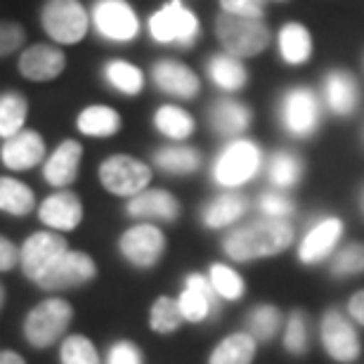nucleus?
I'll use <instances>...</instances> for the list:
<instances>
[{"mask_svg": "<svg viewBox=\"0 0 364 364\" xmlns=\"http://www.w3.org/2000/svg\"><path fill=\"white\" fill-rule=\"evenodd\" d=\"M296 239V230L289 220H272V218H258L249 225L232 230L223 239V251L235 263H249V260L279 256Z\"/></svg>", "mask_w": 364, "mask_h": 364, "instance_id": "f257e3e1", "label": "nucleus"}, {"mask_svg": "<svg viewBox=\"0 0 364 364\" xmlns=\"http://www.w3.org/2000/svg\"><path fill=\"white\" fill-rule=\"evenodd\" d=\"M144 28L156 46L180 50H192L203 33L199 14L187 7L185 0H164L147 17Z\"/></svg>", "mask_w": 364, "mask_h": 364, "instance_id": "f03ea898", "label": "nucleus"}, {"mask_svg": "<svg viewBox=\"0 0 364 364\" xmlns=\"http://www.w3.org/2000/svg\"><path fill=\"white\" fill-rule=\"evenodd\" d=\"M263 166L265 156L260 144L249 137H237V140L225 142L223 149L215 154L210 164V178L223 189H239L256 180Z\"/></svg>", "mask_w": 364, "mask_h": 364, "instance_id": "7ed1b4c3", "label": "nucleus"}, {"mask_svg": "<svg viewBox=\"0 0 364 364\" xmlns=\"http://www.w3.org/2000/svg\"><path fill=\"white\" fill-rule=\"evenodd\" d=\"M38 21L46 38L60 48L81 46L90 36V10L83 0H43Z\"/></svg>", "mask_w": 364, "mask_h": 364, "instance_id": "20e7f679", "label": "nucleus"}, {"mask_svg": "<svg viewBox=\"0 0 364 364\" xmlns=\"http://www.w3.org/2000/svg\"><path fill=\"white\" fill-rule=\"evenodd\" d=\"M213 33L223 53L239 60H253L263 55L272 43V31L263 19L235 17L218 12L213 19Z\"/></svg>", "mask_w": 364, "mask_h": 364, "instance_id": "39448f33", "label": "nucleus"}, {"mask_svg": "<svg viewBox=\"0 0 364 364\" xmlns=\"http://www.w3.org/2000/svg\"><path fill=\"white\" fill-rule=\"evenodd\" d=\"M324 105L308 85H294L282 92L277 105V119L282 130L294 140H310L322 126Z\"/></svg>", "mask_w": 364, "mask_h": 364, "instance_id": "423d86ee", "label": "nucleus"}, {"mask_svg": "<svg viewBox=\"0 0 364 364\" xmlns=\"http://www.w3.org/2000/svg\"><path fill=\"white\" fill-rule=\"evenodd\" d=\"M90 31L109 46H130L140 38L142 19L130 0H92Z\"/></svg>", "mask_w": 364, "mask_h": 364, "instance_id": "0eeeda50", "label": "nucleus"}, {"mask_svg": "<svg viewBox=\"0 0 364 364\" xmlns=\"http://www.w3.org/2000/svg\"><path fill=\"white\" fill-rule=\"evenodd\" d=\"M71 319H74V308L64 298H46L38 305H33L31 312L24 319V338L28 346L46 350L55 346L64 333H67Z\"/></svg>", "mask_w": 364, "mask_h": 364, "instance_id": "6e6552de", "label": "nucleus"}, {"mask_svg": "<svg viewBox=\"0 0 364 364\" xmlns=\"http://www.w3.org/2000/svg\"><path fill=\"white\" fill-rule=\"evenodd\" d=\"M151 176H154L151 166L133 154H112L97 168L100 185L109 194L123 196V199H130V196L144 192L149 187Z\"/></svg>", "mask_w": 364, "mask_h": 364, "instance_id": "1a4fd4ad", "label": "nucleus"}, {"mask_svg": "<svg viewBox=\"0 0 364 364\" xmlns=\"http://www.w3.org/2000/svg\"><path fill=\"white\" fill-rule=\"evenodd\" d=\"M67 251H69V244L60 232H53V230L36 232V235H31L21 244L19 267L26 279L38 284L43 277L48 274L50 267H53Z\"/></svg>", "mask_w": 364, "mask_h": 364, "instance_id": "9d476101", "label": "nucleus"}, {"mask_svg": "<svg viewBox=\"0 0 364 364\" xmlns=\"http://www.w3.org/2000/svg\"><path fill=\"white\" fill-rule=\"evenodd\" d=\"M69 67L67 50L50 41L31 43L17 57V71L31 83H53Z\"/></svg>", "mask_w": 364, "mask_h": 364, "instance_id": "9b49d317", "label": "nucleus"}, {"mask_svg": "<svg viewBox=\"0 0 364 364\" xmlns=\"http://www.w3.org/2000/svg\"><path fill=\"white\" fill-rule=\"evenodd\" d=\"M119 251L137 270H149L166 251V235L154 223H137L119 237Z\"/></svg>", "mask_w": 364, "mask_h": 364, "instance_id": "f8f14e48", "label": "nucleus"}, {"mask_svg": "<svg viewBox=\"0 0 364 364\" xmlns=\"http://www.w3.org/2000/svg\"><path fill=\"white\" fill-rule=\"evenodd\" d=\"M149 78H151V85L161 95H166V97L189 102L201 95L199 74H196L189 64L173 60V57H161V60H156L151 64Z\"/></svg>", "mask_w": 364, "mask_h": 364, "instance_id": "ddd939ff", "label": "nucleus"}, {"mask_svg": "<svg viewBox=\"0 0 364 364\" xmlns=\"http://www.w3.org/2000/svg\"><path fill=\"white\" fill-rule=\"evenodd\" d=\"M319 336H322V346L326 355L333 362L350 364L360 358L362 353L360 336L355 331V326L350 324V319L343 317V312L338 310L326 312L322 317V324H319Z\"/></svg>", "mask_w": 364, "mask_h": 364, "instance_id": "4468645a", "label": "nucleus"}, {"mask_svg": "<svg viewBox=\"0 0 364 364\" xmlns=\"http://www.w3.org/2000/svg\"><path fill=\"white\" fill-rule=\"evenodd\" d=\"M324 109L338 119H350L358 112L362 90L360 81L348 69H329L322 78V92H319Z\"/></svg>", "mask_w": 364, "mask_h": 364, "instance_id": "2eb2a0df", "label": "nucleus"}, {"mask_svg": "<svg viewBox=\"0 0 364 364\" xmlns=\"http://www.w3.org/2000/svg\"><path fill=\"white\" fill-rule=\"evenodd\" d=\"M97 277V265L85 251H67L38 282L43 291H69L85 287Z\"/></svg>", "mask_w": 364, "mask_h": 364, "instance_id": "dca6fc26", "label": "nucleus"}, {"mask_svg": "<svg viewBox=\"0 0 364 364\" xmlns=\"http://www.w3.org/2000/svg\"><path fill=\"white\" fill-rule=\"evenodd\" d=\"M46 156H48L46 137L33 128L19 130L17 135L3 140V147H0V161H3L7 171L14 173H24L36 168V166H43Z\"/></svg>", "mask_w": 364, "mask_h": 364, "instance_id": "f3484780", "label": "nucleus"}, {"mask_svg": "<svg viewBox=\"0 0 364 364\" xmlns=\"http://www.w3.org/2000/svg\"><path fill=\"white\" fill-rule=\"evenodd\" d=\"M343 237V220L336 215H324L315 220L298 244V260L305 265H317L324 258L333 256Z\"/></svg>", "mask_w": 364, "mask_h": 364, "instance_id": "a211bd4d", "label": "nucleus"}, {"mask_svg": "<svg viewBox=\"0 0 364 364\" xmlns=\"http://www.w3.org/2000/svg\"><path fill=\"white\" fill-rule=\"evenodd\" d=\"M81 161L83 144L74 137H67L43 161V180L55 189H69L81 173Z\"/></svg>", "mask_w": 364, "mask_h": 364, "instance_id": "6ab92c4d", "label": "nucleus"}, {"mask_svg": "<svg viewBox=\"0 0 364 364\" xmlns=\"http://www.w3.org/2000/svg\"><path fill=\"white\" fill-rule=\"evenodd\" d=\"M38 218L53 232H74L83 223V201L71 189H55L38 206Z\"/></svg>", "mask_w": 364, "mask_h": 364, "instance_id": "aec40b11", "label": "nucleus"}, {"mask_svg": "<svg viewBox=\"0 0 364 364\" xmlns=\"http://www.w3.org/2000/svg\"><path fill=\"white\" fill-rule=\"evenodd\" d=\"M126 215L142 223H176L180 218V201L168 189H144L126 201Z\"/></svg>", "mask_w": 364, "mask_h": 364, "instance_id": "412c9836", "label": "nucleus"}, {"mask_svg": "<svg viewBox=\"0 0 364 364\" xmlns=\"http://www.w3.org/2000/svg\"><path fill=\"white\" fill-rule=\"evenodd\" d=\"M178 308L182 312V317H185V322H192V324H199L203 319L215 315L218 296L206 274H199V272L187 274L185 289H182L178 296Z\"/></svg>", "mask_w": 364, "mask_h": 364, "instance_id": "4be33fe9", "label": "nucleus"}, {"mask_svg": "<svg viewBox=\"0 0 364 364\" xmlns=\"http://www.w3.org/2000/svg\"><path fill=\"white\" fill-rule=\"evenodd\" d=\"M251 123L253 109L244 105V102L230 97V95H223L208 107V126L213 128L215 135L228 137V140L244 137L246 130L251 128Z\"/></svg>", "mask_w": 364, "mask_h": 364, "instance_id": "5701e85b", "label": "nucleus"}, {"mask_svg": "<svg viewBox=\"0 0 364 364\" xmlns=\"http://www.w3.org/2000/svg\"><path fill=\"white\" fill-rule=\"evenodd\" d=\"M277 43V53H279V60L287 64V67H303L312 60V53H315V38H312V31L303 21L291 19L287 24L279 26V31L274 36Z\"/></svg>", "mask_w": 364, "mask_h": 364, "instance_id": "b1692460", "label": "nucleus"}, {"mask_svg": "<svg viewBox=\"0 0 364 364\" xmlns=\"http://www.w3.org/2000/svg\"><path fill=\"white\" fill-rule=\"evenodd\" d=\"M249 206L251 201L242 192H237V189H223L208 203H203L201 223L208 230H225L230 225H235L237 220H242Z\"/></svg>", "mask_w": 364, "mask_h": 364, "instance_id": "393cba45", "label": "nucleus"}, {"mask_svg": "<svg viewBox=\"0 0 364 364\" xmlns=\"http://www.w3.org/2000/svg\"><path fill=\"white\" fill-rule=\"evenodd\" d=\"M206 76H208V81L225 95L242 92L251 81V74H249V69H246L244 60L223 53V50L210 55L206 60Z\"/></svg>", "mask_w": 364, "mask_h": 364, "instance_id": "a878e982", "label": "nucleus"}, {"mask_svg": "<svg viewBox=\"0 0 364 364\" xmlns=\"http://www.w3.org/2000/svg\"><path fill=\"white\" fill-rule=\"evenodd\" d=\"M102 81L107 83L109 90L123 95V97H137L147 88V74L137 67V64L121 60V57H112L102 64Z\"/></svg>", "mask_w": 364, "mask_h": 364, "instance_id": "bb28decb", "label": "nucleus"}, {"mask_svg": "<svg viewBox=\"0 0 364 364\" xmlns=\"http://www.w3.org/2000/svg\"><path fill=\"white\" fill-rule=\"evenodd\" d=\"M121 128H123L121 114L109 105H88L76 114V130L85 137L107 140V137L119 135Z\"/></svg>", "mask_w": 364, "mask_h": 364, "instance_id": "cd10ccee", "label": "nucleus"}, {"mask_svg": "<svg viewBox=\"0 0 364 364\" xmlns=\"http://www.w3.org/2000/svg\"><path fill=\"white\" fill-rule=\"evenodd\" d=\"M203 156L196 147H189L185 142H171L164 144L154 151V168H159L166 176H192L201 168Z\"/></svg>", "mask_w": 364, "mask_h": 364, "instance_id": "c85d7f7f", "label": "nucleus"}, {"mask_svg": "<svg viewBox=\"0 0 364 364\" xmlns=\"http://www.w3.org/2000/svg\"><path fill=\"white\" fill-rule=\"evenodd\" d=\"M265 178L270 182L272 189H294L298 182L303 180V173H305V164L303 159L291 149H277L267 156L265 161Z\"/></svg>", "mask_w": 364, "mask_h": 364, "instance_id": "c756f323", "label": "nucleus"}, {"mask_svg": "<svg viewBox=\"0 0 364 364\" xmlns=\"http://www.w3.org/2000/svg\"><path fill=\"white\" fill-rule=\"evenodd\" d=\"M151 126H154L159 135L168 137L171 142H185L187 137L194 135L196 121L185 107L168 102V105H161L154 112V116H151Z\"/></svg>", "mask_w": 364, "mask_h": 364, "instance_id": "7c9ffc66", "label": "nucleus"}, {"mask_svg": "<svg viewBox=\"0 0 364 364\" xmlns=\"http://www.w3.org/2000/svg\"><path fill=\"white\" fill-rule=\"evenodd\" d=\"M36 208L33 189L12 176H0V210L14 218H24Z\"/></svg>", "mask_w": 364, "mask_h": 364, "instance_id": "2f4dec72", "label": "nucleus"}, {"mask_svg": "<svg viewBox=\"0 0 364 364\" xmlns=\"http://www.w3.org/2000/svg\"><path fill=\"white\" fill-rule=\"evenodd\" d=\"M256 343L258 341L249 331L230 333L210 353L208 364H251L256 358Z\"/></svg>", "mask_w": 364, "mask_h": 364, "instance_id": "473e14b6", "label": "nucleus"}, {"mask_svg": "<svg viewBox=\"0 0 364 364\" xmlns=\"http://www.w3.org/2000/svg\"><path fill=\"white\" fill-rule=\"evenodd\" d=\"M28 119V100L19 90H5L0 92V137L17 135L19 130L26 128Z\"/></svg>", "mask_w": 364, "mask_h": 364, "instance_id": "72a5a7b5", "label": "nucleus"}, {"mask_svg": "<svg viewBox=\"0 0 364 364\" xmlns=\"http://www.w3.org/2000/svg\"><path fill=\"white\" fill-rule=\"evenodd\" d=\"M282 322L284 317L277 305H256L246 315V326H249V333L256 341H272L277 331H279Z\"/></svg>", "mask_w": 364, "mask_h": 364, "instance_id": "f704fd0d", "label": "nucleus"}, {"mask_svg": "<svg viewBox=\"0 0 364 364\" xmlns=\"http://www.w3.org/2000/svg\"><path fill=\"white\" fill-rule=\"evenodd\" d=\"M185 317L178 308V298H171V296H161L156 298L154 305L149 310V326L151 331L156 333H176Z\"/></svg>", "mask_w": 364, "mask_h": 364, "instance_id": "c9c22d12", "label": "nucleus"}, {"mask_svg": "<svg viewBox=\"0 0 364 364\" xmlns=\"http://www.w3.org/2000/svg\"><path fill=\"white\" fill-rule=\"evenodd\" d=\"M208 282L213 287L215 296L223 301H239L244 296V279L237 270H232L230 265L213 263L208 267Z\"/></svg>", "mask_w": 364, "mask_h": 364, "instance_id": "e433bc0d", "label": "nucleus"}, {"mask_svg": "<svg viewBox=\"0 0 364 364\" xmlns=\"http://www.w3.org/2000/svg\"><path fill=\"white\" fill-rule=\"evenodd\" d=\"M310 343V324L308 315L303 310H294L287 319V331H284V348L291 355H305Z\"/></svg>", "mask_w": 364, "mask_h": 364, "instance_id": "4c0bfd02", "label": "nucleus"}, {"mask_svg": "<svg viewBox=\"0 0 364 364\" xmlns=\"http://www.w3.org/2000/svg\"><path fill=\"white\" fill-rule=\"evenodd\" d=\"M60 362L62 364H100V355L90 338L81 336V333H74V336H67L62 341Z\"/></svg>", "mask_w": 364, "mask_h": 364, "instance_id": "58836bf2", "label": "nucleus"}, {"mask_svg": "<svg viewBox=\"0 0 364 364\" xmlns=\"http://www.w3.org/2000/svg\"><path fill=\"white\" fill-rule=\"evenodd\" d=\"M364 272V244H348L343 249L333 251L331 256V274L338 279L355 277Z\"/></svg>", "mask_w": 364, "mask_h": 364, "instance_id": "ea45409f", "label": "nucleus"}, {"mask_svg": "<svg viewBox=\"0 0 364 364\" xmlns=\"http://www.w3.org/2000/svg\"><path fill=\"white\" fill-rule=\"evenodd\" d=\"M258 210L263 218H272V220H289L296 213V203L291 196H287L279 189H267L258 196Z\"/></svg>", "mask_w": 364, "mask_h": 364, "instance_id": "a19ab883", "label": "nucleus"}, {"mask_svg": "<svg viewBox=\"0 0 364 364\" xmlns=\"http://www.w3.org/2000/svg\"><path fill=\"white\" fill-rule=\"evenodd\" d=\"M28 31L17 19H0V60L19 55L26 48Z\"/></svg>", "mask_w": 364, "mask_h": 364, "instance_id": "79ce46f5", "label": "nucleus"}, {"mask_svg": "<svg viewBox=\"0 0 364 364\" xmlns=\"http://www.w3.org/2000/svg\"><path fill=\"white\" fill-rule=\"evenodd\" d=\"M220 12L235 14V17L265 19V0H218Z\"/></svg>", "mask_w": 364, "mask_h": 364, "instance_id": "37998d69", "label": "nucleus"}, {"mask_svg": "<svg viewBox=\"0 0 364 364\" xmlns=\"http://www.w3.org/2000/svg\"><path fill=\"white\" fill-rule=\"evenodd\" d=\"M107 364H142V353L130 341H119L109 348Z\"/></svg>", "mask_w": 364, "mask_h": 364, "instance_id": "c03bdc74", "label": "nucleus"}, {"mask_svg": "<svg viewBox=\"0 0 364 364\" xmlns=\"http://www.w3.org/2000/svg\"><path fill=\"white\" fill-rule=\"evenodd\" d=\"M19 265V249L0 235V272H10Z\"/></svg>", "mask_w": 364, "mask_h": 364, "instance_id": "a18cd8bd", "label": "nucleus"}, {"mask_svg": "<svg viewBox=\"0 0 364 364\" xmlns=\"http://www.w3.org/2000/svg\"><path fill=\"white\" fill-rule=\"evenodd\" d=\"M348 315H350L358 324L364 326V289L358 291V294L348 301Z\"/></svg>", "mask_w": 364, "mask_h": 364, "instance_id": "49530a36", "label": "nucleus"}, {"mask_svg": "<svg viewBox=\"0 0 364 364\" xmlns=\"http://www.w3.org/2000/svg\"><path fill=\"white\" fill-rule=\"evenodd\" d=\"M0 364H26L24 358L14 350H0Z\"/></svg>", "mask_w": 364, "mask_h": 364, "instance_id": "de8ad7c7", "label": "nucleus"}, {"mask_svg": "<svg viewBox=\"0 0 364 364\" xmlns=\"http://www.w3.org/2000/svg\"><path fill=\"white\" fill-rule=\"evenodd\" d=\"M3 303H5V287L0 284V308H3Z\"/></svg>", "mask_w": 364, "mask_h": 364, "instance_id": "09e8293b", "label": "nucleus"}, {"mask_svg": "<svg viewBox=\"0 0 364 364\" xmlns=\"http://www.w3.org/2000/svg\"><path fill=\"white\" fill-rule=\"evenodd\" d=\"M272 3H291V0H272Z\"/></svg>", "mask_w": 364, "mask_h": 364, "instance_id": "8fccbe9b", "label": "nucleus"}, {"mask_svg": "<svg viewBox=\"0 0 364 364\" xmlns=\"http://www.w3.org/2000/svg\"><path fill=\"white\" fill-rule=\"evenodd\" d=\"M362 144H364V128H362Z\"/></svg>", "mask_w": 364, "mask_h": 364, "instance_id": "3c124183", "label": "nucleus"}, {"mask_svg": "<svg viewBox=\"0 0 364 364\" xmlns=\"http://www.w3.org/2000/svg\"><path fill=\"white\" fill-rule=\"evenodd\" d=\"M362 206H364V192H362Z\"/></svg>", "mask_w": 364, "mask_h": 364, "instance_id": "603ef678", "label": "nucleus"}]
</instances>
